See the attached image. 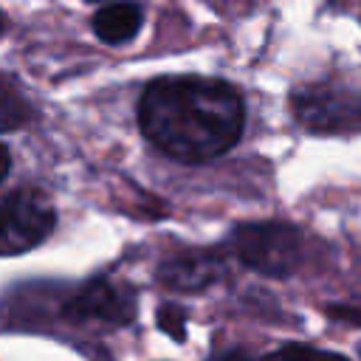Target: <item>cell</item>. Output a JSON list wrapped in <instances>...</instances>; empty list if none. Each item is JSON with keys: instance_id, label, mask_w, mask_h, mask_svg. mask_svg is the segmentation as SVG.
Returning a JSON list of instances; mask_svg holds the SVG:
<instances>
[{"instance_id": "7c38bea8", "label": "cell", "mask_w": 361, "mask_h": 361, "mask_svg": "<svg viewBox=\"0 0 361 361\" xmlns=\"http://www.w3.org/2000/svg\"><path fill=\"white\" fill-rule=\"evenodd\" d=\"M212 361H254V358L248 353H243V350H226V353L214 355Z\"/></svg>"}, {"instance_id": "4fadbf2b", "label": "cell", "mask_w": 361, "mask_h": 361, "mask_svg": "<svg viewBox=\"0 0 361 361\" xmlns=\"http://www.w3.org/2000/svg\"><path fill=\"white\" fill-rule=\"evenodd\" d=\"M8 164H11V158H8V149L0 144V180L6 178V172H8Z\"/></svg>"}, {"instance_id": "8992f818", "label": "cell", "mask_w": 361, "mask_h": 361, "mask_svg": "<svg viewBox=\"0 0 361 361\" xmlns=\"http://www.w3.org/2000/svg\"><path fill=\"white\" fill-rule=\"evenodd\" d=\"M220 271L223 265L217 254L189 251V254H175L172 259H166L158 271V279L175 290H200V288H209L220 276Z\"/></svg>"}, {"instance_id": "52a82bcc", "label": "cell", "mask_w": 361, "mask_h": 361, "mask_svg": "<svg viewBox=\"0 0 361 361\" xmlns=\"http://www.w3.org/2000/svg\"><path fill=\"white\" fill-rule=\"evenodd\" d=\"M144 23V8L138 3L121 0V3H107L93 14V31L102 42L107 45H121L130 42Z\"/></svg>"}, {"instance_id": "5bb4252c", "label": "cell", "mask_w": 361, "mask_h": 361, "mask_svg": "<svg viewBox=\"0 0 361 361\" xmlns=\"http://www.w3.org/2000/svg\"><path fill=\"white\" fill-rule=\"evenodd\" d=\"M3 28H6V20H3V14H0V34H3Z\"/></svg>"}, {"instance_id": "7a4b0ae2", "label": "cell", "mask_w": 361, "mask_h": 361, "mask_svg": "<svg viewBox=\"0 0 361 361\" xmlns=\"http://www.w3.org/2000/svg\"><path fill=\"white\" fill-rule=\"evenodd\" d=\"M237 259L268 276H288L302 259V237L288 223H243L231 234Z\"/></svg>"}, {"instance_id": "277c9868", "label": "cell", "mask_w": 361, "mask_h": 361, "mask_svg": "<svg viewBox=\"0 0 361 361\" xmlns=\"http://www.w3.org/2000/svg\"><path fill=\"white\" fill-rule=\"evenodd\" d=\"M65 316L73 322L96 319L110 324H127L135 316V296L127 285H118L113 279H96L68 299Z\"/></svg>"}, {"instance_id": "8fae6325", "label": "cell", "mask_w": 361, "mask_h": 361, "mask_svg": "<svg viewBox=\"0 0 361 361\" xmlns=\"http://www.w3.org/2000/svg\"><path fill=\"white\" fill-rule=\"evenodd\" d=\"M327 313H330V319L350 322V324H361V310H358V307H350V305H333Z\"/></svg>"}, {"instance_id": "6da1fadb", "label": "cell", "mask_w": 361, "mask_h": 361, "mask_svg": "<svg viewBox=\"0 0 361 361\" xmlns=\"http://www.w3.org/2000/svg\"><path fill=\"white\" fill-rule=\"evenodd\" d=\"M138 121L144 135L169 158L203 164L237 144L245 124V104L228 82L164 76L147 85Z\"/></svg>"}, {"instance_id": "30bf717a", "label": "cell", "mask_w": 361, "mask_h": 361, "mask_svg": "<svg viewBox=\"0 0 361 361\" xmlns=\"http://www.w3.org/2000/svg\"><path fill=\"white\" fill-rule=\"evenodd\" d=\"M155 322L172 341H186V313L178 305H161Z\"/></svg>"}, {"instance_id": "9a60e30c", "label": "cell", "mask_w": 361, "mask_h": 361, "mask_svg": "<svg viewBox=\"0 0 361 361\" xmlns=\"http://www.w3.org/2000/svg\"><path fill=\"white\" fill-rule=\"evenodd\" d=\"M87 3H99V0H87Z\"/></svg>"}, {"instance_id": "9c48e42d", "label": "cell", "mask_w": 361, "mask_h": 361, "mask_svg": "<svg viewBox=\"0 0 361 361\" xmlns=\"http://www.w3.org/2000/svg\"><path fill=\"white\" fill-rule=\"evenodd\" d=\"M268 361H350V358H344L341 353L316 350V347H305V344H285L276 353H271Z\"/></svg>"}, {"instance_id": "ba28073f", "label": "cell", "mask_w": 361, "mask_h": 361, "mask_svg": "<svg viewBox=\"0 0 361 361\" xmlns=\"http://www.w3.org/2000/svg\"><path fill=\"white\" fill-rule=\"evenodd\" d=\"M31 118V104L20 93L17 85H11L6 76H0V133L17 130Z\"/></svg>"}, {"instance_id": "5b68a950", "label": "cell", "mask_w": 361, "mask_h": 361, "mask_svg": "<svg viewBox=\"0 0 361 361\" xmlns=\"http://www.w3.org/2000/svg\"><path fill=\"white\" fill-rule=\"evenodd\" d=\"M293 110L299 116V121H305L307 127L316 130H336L353 121V116L358 113L353 96L336 93L330 87H307L302 93H296L293 99Z\"/></svg>"}, {"instance_id": "3957f363", "label": "cell", "mask_w": 361, "mask_h": 361, "mask_svg": "<svg viewBox=\"0 0 361 361\" xmlns=\"http://www.w3.org/2000/svg\"><path fill=\"white\" fill-rule=\"evenodd\" d=\"M56 223L51 200L37 189H14L0 197V257H14L39 245Z\"/></svg>"}]
</instances>
